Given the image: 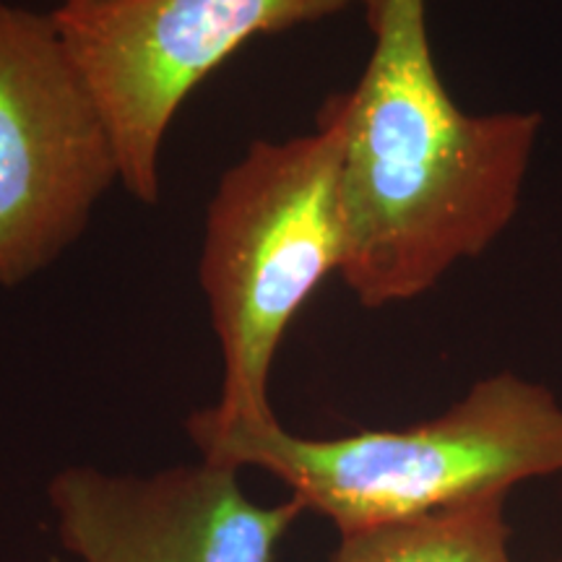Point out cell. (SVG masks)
I'll use <instances>...</instances> for the list:
<instances>
[{"instance_id":"obj_1","label":"cell","mask_w":562,"mask_h":562,"mask_svg":"<svg viewBox=\"0 0 562 562\" xmlns=\"http://www.w3.org/2000/svg\"><path fill=\"white\" fill-rule=\"evenodd\" d=\"M372 50L331 94L341 125L339 277L362 307L422 297L482 256L521 206L539 112L472 115L435 63L427 0H362Z\"/></svg>"},{"instance_id":"obj_2","label":"cell","mask_w":562,"mask_h":562,"mask_svg":"<svg viewBox=\"0 0 562 562\" xmlns=\"http://www.w3.org/2000/svg\"><path fill=\"white\" fill-rule=\"evenodd\" d=\"M186 427L203 459L273 474L341 537L562 474V404L513 372L484 378L440 417L404 430L300 438L279 419L224 422L211 406Z\"/></svg>"},{"instance_id":"obj_3","label":"cell","mask_w":562,"mask_h":562,"mask_svg":"<svg viewBox=\"0 0 562 562\" xmlns=\"http://www.w3.org/2000/svg\"><path fill=\"white\" fill-rule=\"evenodd\" d=\"M341 125L323 102L315 131L258 138L216 182L199 284L220 341L224 422H271L273 357L313 292L341 271Z\"/></svg>"},{"instance_id":"obj_4","label":"cell","mask_w":562,"mask_h":562,"mask_svg":"<svg viewBox=\"0 0 562 562\" xmlns=\"http://www.w3.org/2000/svg\"><path fill=\"white\" fill-rule=\"evenodd\" d=\"M115 182V144L55 11L0 0V286L60 261Z\"/></svg>"},{"instance_id":"obj_5","label":"cell","mask_w":562,"mask_h":562,"mask_svg":"<svg viewBox=\"0 0 562 562\" xmlns=\"http://www.w3.org/2000/svg\"><path fill=\"white\" fill-rule=\"evenodd\" d=\"M362 0H104L55 9L138 203L159 201L161 149L182 104L256 37L331 19Z\"/></svg>"},{"instance_id":"obj_6","label":"cell","mask_w":562,"mask_h":562,"mask_svg":"<svg viewBox=\"0 0 562 562\" xmlns=\"http://www.w3.org/2000/svg\"><path fill=\"white\" fill-rule=\"evenodd\" d=\"M237 472L206 459L149 476L70 467L47 492L60 542L83 562H273L305 508L252 503Z\"/></svg>"},{"instance_id":"obj_7","label":"cell","mask_w":562,"mask_h":562,"mask_svg":"<svg viewBox=\"0 0 562 562\" xmlns=\"http://www.w3.org/2000/svg\"><path fill=\"white\" fill-rule=\"evenodd\" d=\"M505 497H480L344 533L331 562H513Z\"/></svg>"},{"instance_id":"obj_8","label":"cell","mask_w":562,"mask_h":562,"mask_svg":"<svg viewBox=\"0 0 562 562\" xmlns=\"http://www.w3.org/2000/svg\"><path fill=\"white\" fill-rule=\"evenodd\" d=\"M94 3H104V0H60L63 9H81V5H94Z\"/></svg>"}]
</instances>
